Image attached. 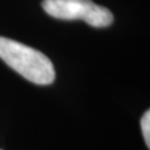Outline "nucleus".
Returning a JSON list of instances; mask_svg holds the SVG:
<instances>
[{
  "label": "nucleus",
  "instance_id": "f257e3e1",
  "mask_svg": "<svg viewBox=\"0 0 150 150\" xmlns=\"http://www.w3.org/2000/svg\"><path fill=\"white\" fill-rule=\"evenodd\" d=\"M0 59L38 85H49L55 80V69L48 56L16 40L0 36Z\"/></svg>",
  "mask_w": 150,
  "mask_h": 150
},
{
  "label": "nucleus",
  "instance_id": "f03ea898",
  "mask_svg": "<svg viewBox=\"0 0 150 150\" xmlns=\"http://www.w3.org/2000/svg\"><path fill=\"white\" fill-rule=\"evenodd\" d=\"M43 9L53 18L83 20L95 28H106L114 20L109 9L98 5L91 0H44Z\"/></svg>",
  "mask_w": 150,
  "mask_h": 150
},
{
  "label": "nucleus",
  "instance_id": "7ed1b4c3",
  "mask_svg": "<svg viewBox=\"0 0 150 150\" xmlns=\"http://www.w3.org/2000/svg\"><path fill=\"white\" fill-rule=\"evenodd\" d=\"M140 125H142V131L145 143H146L148 146H150V111H145L142 121H140Z\"/></svg>",
  "mask_w": 150,
  "mask_h": 150
}]
</instances>
